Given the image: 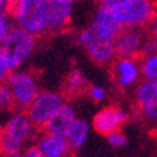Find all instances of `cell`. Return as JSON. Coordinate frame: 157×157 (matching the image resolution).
<instances>
[{"label": "cell", "mask_w": 157, "mask_h": 157, "mask_svg": "<svg viewBox=\"0 0 157 157\" xmlns=\"http://www.w3.org/2000/svg\"><path fill=\"white\" fill-rule=\"evenodd\" d=\"M14 107V98L7 83L0 84V112H10Z\"/></svg>", "instance_id": "cell-20"}, {"label": "cell", "mask_w": 157, "mask_h": 157, "mask_svg": "<svg viewBox=\"0 0 157 157\" xmlns=\"http://www.w3.org/2000/svg\"><path fill=\"white\" fill-rule=\"evenodd\" d=\"M135 108H140L157 101V80L142 78L133 88Z\"/></svg>", "instance_id": "cell-14"}, {"label": "cell", "mask_w": 157, "mask_h": 157, "mask_svg": "<svg viewBox=\"0 0 157 157\" xmlns=\"http://www.w3.org/2000/svg\"><path fill=\"white\" fill-rule=\"evenodd\" d=\"M23 154H24V157H45L42 153H41V150H39L38 147L35 146V144L28 146L25 150L23 151Z\"/></svg>", "instance_id": "cell-26"}, {"label": "cell", "mask_w": 157, "mask_h": 157, "mask_svg": "<svg viewBox=\"0 0 157 157\" xmlns=\"http://www.w3.org/2000/svg\"><path fill=\"white\" fill-rule=\"evenodd\" d=\"M10 0H0V13H7L9 11Z\"/></svg>", "instance_id": "cell-28"}, {"label": "cell", "mask_w": 157, "mask_h": 157, "mask_svg": "<svg viewBox=\"0 0 157 157\" xmlns=\"http://www.w3.org/2000/svg\"><path fill=\"white\" fill-rule=\"evenodd\" d=\"M13 18L10 17L9 13H0V45L7 39V36L11 34L14 28Z\"/></svg>", "instance_id": "cell-21"}, {"label": "cell", "mask_w": 157, "mask_h": 157, "mask_svg": "<svg viewBox=\"0 0 157 157\" xmlns=\"http://www.w3.org/2000/svg\"><path fill=\"white\" fill-rule=\"evenodd\" d=\"M36 49V36L28 31L14 27L11 34L0 45V53L6 59L11 70L20 69Z\"/></svg>", "instance_id": "cell-3"}, {"label": "cell", "mask_w": 157, "mask_h": 157, "mask_svg": "<svg viewBox=\"0 0 157 157\" xmlns=\"http://www.w3.org/2000/svg\"><path fill=\"white\" fill-rule=\"evenodd\" d=\"M24 146L25 144H23L20 140L14 139L13 136H10L9 133L0 129V154L3 157L14 153H21Z\"/></svg>", "instance_id": "cell-19"}, {"label": "cell", "mask_w": 157, "mask_h": 157, "mask_svg": "<svg viewBox=\"0 0 157 157\" xmlns=\"http://www.w3.org/2000/svg\"><path fill=\"white\" fill-rule=\"evenodd\" d=\"M135 115L137 121L144 124L149 133L157 137V101L140 108H135Z\"/></svg>", "instance_id": "cell-17"}, {"label": "cell", "mask_w": 157, "mask_h": 157, "mask_svg": "<svg viewBox=\"0 0 157 157\" xmlns=\"http://www.w3.org/2000/svg\"><path fill=\"white\" fill-rule=\"evenodd\" d=\"M87 88L88 83L84 73L78 67L72 69L66 76L65 82H63V94L76 97V95H80L84 91H87Z\"/></svg>", "instance_id": "cell-16"}, {"label": "cell", "mask_w": 157, "mask_h": 157, "mask_svg": "<svg viewBox=\"0 0 157 157\" xmlns=\"http://www.w3.org/2000/svg\"><path fill=\"white\" fill-rule=\"evenodd\" d=\"M86 93L94 102H102L107 98V90L100 84H90Z\"/></svg>", "instance_id": "cell-22"}, {"label": "cell", "mask_w": 157, "mask_h": 157, "mask_svg": "<svg viewBox=\"0 0 157 157\" xmlns=\"http://www.w3.org/2000/svg\"><path fill=\"white\" fill-rule=\"evenodd\" d=\"M7 13L13 18L14 25L28 31L36 38L48 34L41 0H10Z\"/></svg>", "instance_id": "cell-2"}, {"label": "cell", "mask_w": 157, "mask_h": 157, "mask_svg": "<svg viewBox=\"0 0 157 157\" xmlns=\"http://www.w3.org/2000/svg\"><path fill=\"white\" fill-rule=\"evenodd\" d=\"M35 146L45 157H73V149L70 147L65 135L44 132L36 139Z\"/></svg>", "instance_id": "cell-12"}, {"label": "cell", "mask_w": 157, "mask_h": 157, "mask_svg": "<svg viewBox=\"0 0 157 157\" xmlns=\"http://www.w3.org/2000/svg\"><path fill=\"white\" fill-rule=\"evenodd\" d=\"M147 38L143 28H122L114 41L117 58H140L142 48Z\"/></svg>", "instance_id": "cell-9"}, {"label": "cell", "mask_w": 157, "mask_h": 157, "mask_svg": "<svg viewBox=\"0 0 157 157\" xmlns=\"http://www.w3.org/2000/svg\"><path fill=\"white\" fill-rule=\"evenodd\" d=\"M77 41L86 49L88 58L98 66H109L114 62V59L117 58L114 44L97 39L88 27L78 33Z\"/></svg>", "instance_id": "cell-8"}, {"label": "cell", "mask_w": 157, "mask_h": 157, "mask_svg": "<svg viewBox=\"0 0 157 157\" xmlns=\"http://www.w3.org/2000/svg\"><path fill=\"white\" fill-rule=\"evenodd\" d=\"M111 78L119 91H129L142 80L139 58H115L109 65Z\"/></svg>", "instance_id": "cell-6"}, {"label": "cell", "mask_w": 157, "mask_h": 157, "mask_svg": "<svg viewBox=\"0 0 157 157\" xmlns=\"http://www.w3.org/2000/svg\"><path fill=\"white\" fill-rule=\"evenodd\" d=\"M48 34L63 33L69 27L75 11V0H41Z\"/></svg>", "instance_id": "cell-7"}, {"label": "cell", "mask_w": 157, "mask_h": 157, "mask_svg": "<svg viewBox=\"0 0 157 157\" xmlns=\"http://www.w3.org/2000/svg\"><path fill=\"white\" fill-rule=\"evenodd\" d=\"M76 119H77V115H76L75 107H73L72 104L66 102V104L49 119L44 129H45L46 132H51V133L66 135L67 129L70 128V125H72Z\"/></svg>", "instance_id": "cell-13"}, {"label": "cell", "mask_w": 157, "mask_h": 157, "mask_svg": "<svg viewBox=\"0 0 157 157\" xmlns=\"http://www.w3.org/2000/svg\"><path fill=\"white\" fill-rule=\"evenodd\" d=\"M105 137H107L108 143L111 144L112 147H124V146H126V143H128L126 135H125L121 129H119V131L111 132V133L107 135Z\"/></svg>", "instance_id": "cell-23"}, {"label": "cell", "mask_w": 157, "mask_h": 157, "mask_svg": "<svg viewBox=\"0 0 157 157\" xmlns=\"http://www.w3.org/2000/svg\"><path fill=\"white\" fill-rule=\"evenodd\" d=\"M88 132H90V124L82 118H77L70 128L67 129L66 132V139H67L69 144L70 147L75 150H78L84 146V143L87 142V137H88Z\"/></svg>", "instance_id": "cell-15"}, {"label": "cell", "mask_w": 157, "mask_h": 157, "mask_svg": "<svg viewBox=\"0 0 157 157\" xmlns=\"http://www.w3.org/2000/svg\"><path fill=\"white\" fill-rule=\"evenodd\" d=\"M140 62L142 78L146 80H157V52L144 55L139 58Z\"/></svg>", "instance_id": "cell-18"}, {"label": "cell", "mask_w": 157, "mask_h": 157, "mask_svg": "<svg viewBox=\"0 0 157 157\" xmlns=\"http://www.w3.org/2000/svg\"><path fill=\"white\" fill-rule=\"evenodd\" d=\"M65 104L66 97L63 93L55 90H41L27 108V114L36 128H45L49 119Z\"/></svg>", "instance_id": "cell-5"}, {"label": "cell", "mask_w": 157, "mask_h": 157, "mask_svg": "<svg viewBox=\"0 0 157 157\" xmlns=\"http://www.w3.org/2000/svg\"><path fill=\"white\" fill-rule=\"evenodd\" d=\"M10 73H11V69H10V66L7 65L6 59L3 58V55L0 53V84H3V83L7 82Z\"/></svg>", "instance_id": "cell-24"}, {"label": "cell", "mask_w": 157, "mask_h": 157, "mask_svg": "<svg viewBox=\"0 0 157 157\" xmlns=\"http://www.w3.org/2000/svg\"><path fill=\"white\" fill-rule=\"evenodd\" d=\"M35 125L29 119L27 111L17 109L14 112H9L7 118L4 119L2 131L13 136L14 139L20 140L23 144L28 143L35 135Z\"/></svg>", "instance_id": "cell-11"}, {"label": "cell", "mask_w": 157, "mask_h": 157, "mask_svg": "<svg viewBox=\"0 0 157 157\" xmlns=\"http://www.w3.org/2000/svg\"><path fill=\"white\" fill-rule=\"evenodd\" d=\"M128 119H129V115L124 108L111 104L101 108L94 115L91 125L97 133L107 136L114 131H119L128 122Z\"/></svg>", "instance_id": "cell-10"}, {"label": "cell", "mask_w": 157, "mask_h": 157, "mask_svg": "<svg viewBox=\"0 0 157 157\" xmlns=\"http://www.w3.org/2000/svg\"><path fill=\"white\" fill-rule=\"evenodd\" d=\"M4 157H24L23 153H14V154H9V156H4Z\"/></svg>", "instance_id": "cell-29"}, {"label": "cell", "mask_w": 157, "mask_h": 157, "mask_svg": "<svg viewBox=\"0 0 157 157\" xmlns=\"http://www.w3.org/2000/svg\"><path fill=\"white\" fill-rule=\"evenodd\" d=\"M6 83L13 94L14 107L21 111H27V108L41 91L39 80L35 73L21 67L11 70Z\"/></svg>", "instance_id": "cell-4"}, {"label": "cell", "mask_w": 157, "mask_h": 157, "mask_svg": "<svg viewBox=\"0 0 157 157\" xmlns=\"http://www.w3.org/2000/svg\"><path fill=\"white\" fill-rule=\"evenodd\" d=\"M108 9L122 28L146 29L157 14V0H124Z\"/></svg>", "instance_id": "cell-1"}, {"label": "cell", "mask_w": 157, "mask_h": 157, "mask_svg": "<svg viewBox=\"0 0 157 157\" xmlns=\"http://www.w3.org/2000/svg\"><path fill=\"white\" fill-rule=\"evenodd\" d=\"M124 0H98L100 6H105V7H111V6H115V4L121 3Z\"/></svg>", "instance_id": "cell-27"}, {"label": "cell", "mask_w": 157, "mask_h": 157, "mask_svg": "<svg viewBox=\"0 0 157 157\" xmlns=\"http://www.w3.org/2000/svg\"><path fill=\"white\" fill-rule=\"evenodd\" d=\"M146 31H147L149 38L153 41V45H154L156 52H157V14H156V17L153 18V21L150 23V25L146 28Z\"/></svg>", "instance_id": "cell-25"}]
</instances>
